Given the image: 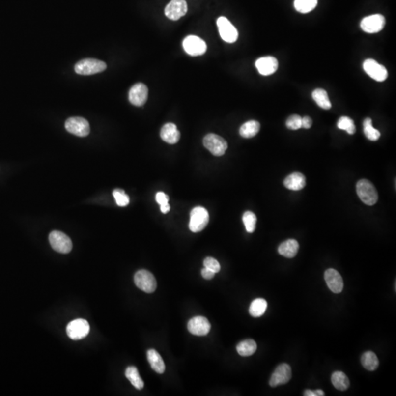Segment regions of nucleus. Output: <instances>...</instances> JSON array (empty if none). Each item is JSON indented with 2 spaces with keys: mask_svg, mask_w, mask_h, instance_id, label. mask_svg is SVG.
<instances>
[{
  "mask_svg": "<svg viewBox=\"0 0 396 396\" xmlns=\"http://www.w3.org/2000/svg\"><path fill=\"white\" fill-rule=\"evenodd\" d=\"M357 196L362 202L368 205H373L378 201V193L373 184L366 179L360 180L356 186Z\"/></svg>",
  "mask_w": 396,
  "mask_h": 396,
  "instance_id": "obj_1",
  "label": "nucleus"
},
{
  "mask_svg": "<svg viewBox=\"0 0 396 396\" xmlns=\"http://www.w3.org/2000/svg\"><path fill=\"white\" fill-rule=\"evenodd\" d=\"M107 68V65L103 61L93 58L82 59L77 62L74 70L80 75H93L102 72Z\"/></svg>",
  "mask_w": 396,
  "mask_h": 396,
  "instance_id": "obj_2",
  "label": "nucleus"
},
{
  "mask_svg": "<svg viewBox=\"0 0 396 396\" xmlns=\"http://www.w3.org/2000/svg\"><path fill=\"white\" fill-rule=\"evenodd\" d=\"M209 222L208 211L202 207H196L190 213V229L194 233L202 231Z\"/></svg>",
  "mask_w": 396,
  "mask_h": 396,
  "instance_id": "obj_3",
  "label": "nucleus"
},
{
  "mask_svg": "<svg viewBox=\"0 0 396 396\" xmlns=\"http://www.w3.org/2000/svg\"><path fill=\"white\" fill-rule=\"evenodd\" d=\"M134 279L137 287L144 292L151 294L156 291L157 286L156 278L148 270L141 269L138 271L135 274Z\"/></svg>",
  "mask_w": 396,
  "mask_h": 396,
  "instance_id": "obj_4",
  "label": "nucleus"
},
{
  "mask_svg": "<svg viewBox=\"0 0 396 396\" xmlns=\"http://www.w3.org/2000/svg\"><path fill=\"white\" fill-rule=\"evenodd\" d=\"M50 243L55 251L62 254H67L72 250V242L65 233L58 230H54L50 233Z\"/></svg>",
  "mask_w": 396,
  "mask_h": 396,
  "instance_id": "obj_5",
  "label": "nucleus"
},
{
  "mask_svg": "<svg viewBox=\"0 0 396 396\" xmlns=\"http://www.w3.org/2000/svg\"><path fill=\"white\" fill-rule=\"evenodd\" d=\"M66 333L68 337L72 340H81L90 333V325L86 320L77 318L68 324Z\"/></svg>",
  "mask_w": 396,
  "mask_h": 396,
  "instance_id": "obj_6",
  "label": "nucleus"
},
{
  "mask_svg": "<svg viewBox=\"0 0 396 396\" xmlns=\"http://www.w3.org/2000/svg\"><path fill=\"white\" fill-rule=\"evenodd\" d=\"M65 127L68 132L80 138H84L90 134V124L83 117H70L65 121Z\"/></svg>",
  "mask_w": 396,
  "mask_h": 396,
  "instance_id": "obj_7",
  "label": "nucleus"
},
{
  "mask_svg": "<svg viewBox=\"0 0 396 396\" xmlns=\"http://www.w3.org/2000/svg\"><path fill=\"white\" fill-rule=\"evenodd\" d=\"M203 145L214 156L224 155L227 149V142L219 135L208 134L203 139Z\"/></svg>",
  "mask_w": 396,
  "mask_h": 396,
  "instance_id": "obj_8",
  "label": "nucleus"
},
{
  "mask_svg": "<svg viewBox=\"0 0 396 396\" xmlns=\"http://www.w3.org/2000/svg\"><path fill=\"white\" fill-rule=\"evenodd\" d=\"M219 32L222 39L229 44L236 42L239 36L237 29L230 23V21L224 16L219 18L217 21Z\"/></svg>",
  "mask_w": 396,
  "mask_h": 396,
  "instance_id": "obj_9",
  "label": "nucleus"
},
{
  "mask_svg": "<svg viewBox=\"0 0 396 396\" xmlns=\"http://www.w3.org/2000/svg\"><path fill=\"white\" fill-rule=\"evenodd\" d=\"M363 69L369 77L377 82L385 81L388 77L386 68L373 59H368L364 61Z\"/></svg>",
  "mask_w": 396,
  "mask_h": 396,
  "instance_id": "obj_10",
  "label": "nucleus"
},
{
  "mask_svg": "<svg viewBox=\"0 0 396 396\" xmlns=\"http://www.w3.org/2000/svg\"><path fill=\"white\" fill-rule=\"evenodd\" d=\"M385 18L381 14L367 16L361 21L360 28L367 33H377L385 28Z\"/></svg>",
  "mask_w": 396,
  "mask_h": 396,
  "instance_id": "obj_11",
  "label": "nucleus"
},
{
  "mask_svg": "<svg viewBox=\"0 0 396 396\" xmlns=\"http://www.w3.org/2000/svg\"><path fill=\"white\" fill-rule=\"evenodd\" d=\"M184 50L191 56H199L205 53L207 45L203 40L196 35H190L183 41Z\"/></svg>",
  "mask_w": 396,
  "mask_h": 396,
  "instance_id": "obj_12",
  "label": "nucleus"
},
{
  "mask_svg": "<svg viewBox=\"0 0 396 396\" xmlns=\"http://www.w3.org/2000/svg\"><path fill=\"white\" fill-rule=\"evenodd\" d=\"M291 376L292 372L290 366L286 363H283L278 366L272 373V377L269 380V385L272 388H275L279 385H285L289 382Z\"/></svg>",
  "mask_w": 396,
  "mask_h": 396,
  "instance_id": "obj_13",
  "label": "nucleus"
},
{
  "mask_svg": "<svg viewBox=\"0 0 396 396\" xmlns=\"http://www.w3.org/2000/svg\"><path fill=\"white\" fill-rule=\"evenodd\" d=\"M188 10L185 0H171L165 7V16L172 21H177L184 16Z\"/></svg>",
  "mask_w": 396,
  "mask_h": 396,
  "instance_id": "obj_14",
  "label": "nucleus"
},
{
  "mask_svg": "<svg viewBox=\"0 0 396 396\" xmlns=\"http://www.w3.org/2000/svg\"><path fill=\"white\" fill-rule=\"evenodd\" d=\"M148 96V89L147 86L142 83H138L131 87L129 93V100L133 105L141 107L146 102Z\"/></svg>",
  "mask_w": 396,
  "mask_h": 396,
  "instance_id": "obj_15",
  "label": "nucleus"
},
{
  "mask_svg": "<svg viewBox=\"0 0 396 396\" xmlns=\"http://www.w3.org/2000/svg\"><path fill=\"white\" fill-rule=\"evenodd\" d=\"M187 328L191 334L197 336H206L211 330V324L205 317L196 316L190 320Z\"/></svg>",
  "mask_w": 396,
  "mask_h": 396,
  "instance_id": "obj_16",
  "label": "nucleus"
},
{
  "mask_svg": "<svg viewBox=\"0 0 396 396\" xmlns=\"http://www.w3.org/2000/svg\"><path fill=\"white\" fill-rule=\"evenodd\" d=\"M324 280L330 291L339 294L343 291V281L341 275L334 269H329L324 273Z\"/></svg>",
  "mask_w": 396,
  "mask_h": 396,
  "instance_id": "obj_17",
  "label": "nucleus"
},
{
  "mask_svg": "<svg viewBox=\"0 0 396 396\" xmlns=\"http://www.w3.org/2000/svg\"><path fill=\"white\" fill-rule=\"evenodd\" d=\"M255 66L261 75H272L278 70V61L274 57H263L256 60Z\"/></svg>",
  "mask_w": 396,
  "mask_h": 396,
  "instance_id": "obj_18",
  "label": "nucleus"
},
{
  "mask_svg": "<svg viewBox=\"0 0 396 396\" xmlns=\"http://www.w3.org/2000/svg\"><path fill=\"white\" fill-rule=\"evenodd\" d=\"M160 136L165 142L173 145L179 141L181 134L174 123H169L162 128Z\"/></svg>",
  "mask_w": 396,
  "mask_h": 396,
  "instance_id": "obj_19",
  "label": "nucleus"
},
{
  "mask_svg": "<svg viewBox=\"0 0 396 396\" xmlns=\"http://www.w3.org/2000/svg\"><path fill=\"white\" fill-rule=\"evenodd\" d=\"M283 184L288 190L299 191L302 190L306 185V179L303 174L300 172H294L285 178Z\"/></svg>",
  "mask_w": 396,
  "mask_h": 396,
  "instance_id": "obj_20",
  "label": "nucleus"
},
{
  "mask_svg": "<svg viewBox=\"0 0 396 396\" xmlns=\"http://www.w3.org/2000/svg\"><path fill=\"white\" fill-rule=\"evenodd\" d=\"M299 248V245L297 240L288 239L280 245L278 253L284 257L292 258L297 255Z\"/></svg>",
  "mask_w": 396,
  "mask_h": 396,
  "instance_id": "obj_21",
  "label": "nucleus"
},
{
  "mask_svg": "<svg viewBox=\"0 0 396 396\" xmlns=\"http://www.w3.org/2000/svg\"><path fill=\"white\" fill-rule=\"evenodd\" d=\"M147 357L150 367L154 371L159 374L164 373L165 370V365L160 354L154 349H149L147 352Z\"/></svg>",
  "mask_w": 396,
  "mask_h": 396,
  "instance_id": "obj_22",
  "label": "nucleus"
},
{
  "mask_svg": "<svg viewBox=\"0 0 396 396\" xmlns=\"http://www.w3.org/2000/svg\"><path fill=\"white\" fill-rule=\"evenodd\" d=\"M260 125L256 120H249L244 123L239 129V134L244 138H252L260 130Z\"/></svg>",
  "mask_w": 396,
  "mask_h": 396,
  "instance_id": "obj_23",
  "label": "nucleus"
},
{
  "mask_svg": "<svg viewBox=\"0 0 396 396\" xmlns=\"http://www.w3.org/2000/svg\"><path fill=\"white\" fill-rule=\"evenodd\" d=\"M312 97L315 101L318 107L324 110H330L332 107V104L329 99L327 91L324 89L318 88L313 90L312 93Z\"/></svg>",
  "mask_w": 396,
  "mask_h": 396,
  "instance_id": "obj_24",
  "label": "nucleus"
},
{
  "mask_svg": "<svg viewBox=\"0 0 396 396\" xmlns=\"http://www.w3.org/2000/svg\"><path fill=\"white\" fill-rule=\"evenodd\" d=\"M125 375L136 389L142 390L144 388L143 380L140 376L139 372L136 367L135 366L128 367L125 372Z\"/></svg>",
  "mask_w": 396,
  "mask_h": 396,
  "instance_id": "obj_25",
  "label": "nucleus"
},
{
  "mask_svg": "<svg viewBox=\"0 0 396 396\" xmlns=\"http://www.w3.org/2000/svg\"><path fill=\"white\" fill-rule=\"evenodd\" d=\"M361 363L366 370L373 371L379 366V362L377 356L373 351H366L362 355Z\"/></svg>",
  "mask_w": 396,
  "mask_h": 396,
  "instance_id": "obj_26",
  "label": "nucleus"
},
{
  "mask_svg": "<svg viewBox=\"0 0 396 396\" xmlns=\"http://www.w3.org/2000/svg\"><path fill=\"white\" fill-rule=\"evenodd\" d=\"M331 381L333 386L339 391H346L349 387V379L343 372H334L332 375Z\"/></svg>",
  "mask_w": 396,
  "mask_h": 396,
  "instance_id": "obj_27",
  "label": "nucleus"
},
{
  "mask_svg": "<svg viewBox=\"0 0 396 396\" xmlns=\"http://www.w3.org/2000/svg\"><path fill=\"white\" fill-rule=\"evenodd\" d=\"M267 308V302L264 299L258 298L252 302L249 309L250 315L255 318L260 317L266 312Z\"/></svg>",
  "mask_w": 396,
  "mask_h": 396,
  "instance_id": "obj_28",
  "label": "nucleus"
},
{
  "mask_svg": "<svg viewBox=\"0 0 396 396\" xmlns=\"http://www.w3.org/2000/svg\"><path fill=\"white\" fill-rule=\"evenodd\" d=\"M236 350L239 355L242 357H249L255 352L257 350V344L255 340L248 339L240 342L236 346Z\"/></svg>",
  "mask_w": 396,
  "mask_h": 396,
  "instance_id": "obj_29",
  "label": "nucleus"
},
{
  "mask_svg": "<svg viewBox=\"0 0 396 396\" xmlns=\"http://www.w3.org/2000/svg\"><path fill=\"white\" fill-rule=\"evenodd\" d=\"M363 132L366 138L370 141H377L381 136L379 131L373 128L370 117H367L363 121Z\"/></svg>",
  "mask_w": 396,
  "mask_h": 396,
  "instance_id": "obj_30",
  "label": "nucleus"
},
{
  "mask_svg": "<svg viewBox=\"0 0 396 396\" xmlns=\"http://www.w3.org/2000/svg\"><path fill=\"white\" fill-rule=\"evenodd\" d=\"M318 4V0H295L294 7L301 13H308L315 9Z\"/></svg>",
  "mask_w": 396,
  "mask_h": 396,
  "instance_id": "obj_31",
  "label": "nucleus"
},
{
  "mask_svg": "<svg viewBox=\"0 0 396 396\" xmlns=\"http://www.w3.org/2000/svg\"><path fill=\"white\" fill-rule=\"evenodd\" d=\"M338 128L346 131L348 135H354L356 132V126L352 119L347 116H343L338 121Z\"/></svg>",
  "mask_w": 396,
  "mask_h": 396,
  "instance_id": "obj_32",
  "label": "nucleus"
},
{
  "mask_svg": "<svg viewBox=\"0 0 396 396\" xmlns=\"http://www.w3.org/2000/svg\"><path fill=\"white\" fill-rule=\"evenodd\" d=\"M245 228L248 233H252L255 231L257 223V217L252 211H246L242 217Z\"/></svg>",
  "mask_w": 396,
  "mask_h": 396,
  "instance_id": "obj_33",
  "label": "nucleus"
},
{
  "mask_svg": "<svg viewBox=\"0 0 396 396\" xmlns=\"http://www.w3.org/2000/svg\"><path fill=\"white\" fill-rule=\"evenodd\" d=\"M113 196L119 206L124 207L129 205V197L123 190L117 189L113 191Z\"/></svg>",
  "mask_w": 396,
  "mask_h": 396,
  "instance_id": "obj_34",
  "label": "nucleus"
},
{
  "mask_svg": "<svg viewBox=\"0 0 396 396\" xmlns=\"http://www.w3.org/2000/svg\"><path fill=\"white\" fill-rule=\"evenodd\" d=\"M285 125L291 130H298L302 128V117L298 114H293L287 119Z\"/></svg>",
  "mask_w": 396,
  "mask_h": 396,
  "instance_id": "obj_35",
  "label": "nucleus"
},
{
  "mask_svg": "<svg viewBox=\"0 0 396 396\" xmlns=\"http://www.w3.org/2000/svg\"><path fill=\"white\" fill-rule=\"evenodd\" d=\"M204 267L209 270L212 271L214 273H217L220 272V265L219 262L216 259L213 258L211 257H208L204 260L203 261Z\"/></svg>",
  "mask_w": 396,
  "mask_h": 396,
  "instance_id": "obj_36",
  "label": "nucleus"
},
{
  "mask_svg": "<svg viewBox=\"0 0 396 396\" xmlns=\"http://www.w3.org/2000/svg\"><path fill=\"white\" fill-rule=\"evenodd\" d=\"M156 200L159 205H162V204L168 203L169 201V197L162 192H159L156 194Z\"/></svg>",
  "mask_w": 396,
  "mask_h": 396,
  "instance_id": "obj_37",
  "label": "nucleus"
},
{
  "mask_svg": "<svg viewBox=\"0 0 396 396\" xmlns=\"http://www.w3.org/2000/svg\"><path fill=\"white\" fill-rule=\"evenodd\" d=\"M201 275H202V278L205 280H211L214 278V275H215V273L212 271L209 270V269H206V268L204 267V269H202L201 271Z\"/></svg>",
  "mask_w": 396,
  "mask_h": 396,
  "instance_id": "obj_38",
  "label": "nucleus"
},
{
  "mask_svg": "<svg viewBox=\"0 0 396 396\" xmlns=\"http://www.w3.org/2000/svg\"><path fill=\"white\" fill-rule=\"evenodd\" d=\"M312 119L308 116H305L302 117V128L303 129H308L312 126Z\"/></svg>",
  "mask_w": 396,
  "mask_h": 396,
  "instance_id": "obj_39",
  "label": "nucleus"
},
{
  "mask_svg": "<svg viewBox=\"0 0 396 396\" xmlns=\"http://www.w3.org/2000/svg\"><path fill=\"white\" fill-rule=\"evenodd\" d=\"M160 209L163 214H167V213L169 212L170 206L168 202V203L162 204V205H160Z\"/></svg>",
  "mask_w": 396,
  "mask_h": 396,
  "instance_id": "obj_40",
  "label": "nucleus"
},
{
  "mask_svg": "<svg viewBox=\"0 0 396 396\" xmlns=\"http://www.w3.org/2000/svg\"><path fill=\"white\" fill-rule=\"evenodd\" d=\"M304 396H316L315 391H311V390H307L304 393Z\"/></svg>",
  "mask_w": 396,
  "mask_h": 396,
  "instance_id": "obj_41",
  "label": "nucleus"
},
{
  "mask_svg": "<svg viewBox=\"0 0 396 396\" xmlns=\"http://www.w3.org/2000/svg\"><path fill=\"white\" fill-rule=\"evenodd\" d=\"M315 393L316 394V396H324L325 395L324 391H321V390H316V391H315Z\"/></svg>",
  "mask_w": 396,
  "mask_h": 396,
  "instance_id": "obj_42",
  "label": "nucleus"
}]
</instances>
